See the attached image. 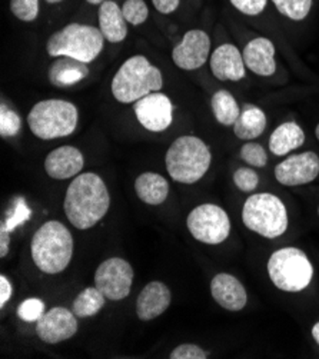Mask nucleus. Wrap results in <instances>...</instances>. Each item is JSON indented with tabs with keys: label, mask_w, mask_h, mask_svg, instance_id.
Segmentation results:
<instances>
[{
	"label": "nucleus",
	"mask_w": 319,
	"mask_h": 359,
	"mask_svg": "<svg viewBox=\"0 0 319 359\" xmlns=\"http://www.w3.org/2000/svg\"><path fill=\"white\" fill-rule=\"evenodd\" d=\"M111 206L109 191L103 179L93 173H81L69 185L63 202L66 218L76 229L85 231L100 222Z\"/></svg>",
	"instance_id": "1"
},
{
	"label": "nucleus",
	"mask_w": 319,
	"mask_h": 359,
	"mask_svg": "<svg viewBox=\"0 0 319 359\" xmlns=\"http://www.w3.org/2000/svg\"><path fill=\"white\" fill-rule=\"evenodd\" d=\"M30 252L34 265L48 275L63 272L74 257V236L57 222L43 224L30 241Z\"/></svg>",
	"instance_id": "2"
},
{
	"label": "nucleus",
	"mask_w": 319,
	"mask_h": 359,
	"mask_svg": "<svg viewBox=\"0 0 319 359\" xmlns=\"http://www.w3.org/2000/svg\"><path fill=\"white\" fill-rule=\"evenodd\" d=\"M163 88L159 67L154 66L147 56L136 55L123 62L112 79V95L121 103H135Z\"/></svg>",
	"instance_id": "3"
},
{
	"label": "nucleus",
	"mask_w": 319,
	"mask_h": 359,
	"mask_svg": "<svg viewBox=\"0 0 319 359\" xmlns=\"http://www.w3.org/2000/svg\"><path fill=\"white\" fill-rule=\"evenodd\" d=\"M212 163V154L206 143L192 135L176 139L169 147L165 165L173 181L192 185L205 176Z\"/></svg>",
	"instance_id": "4"
},
{
	"label": "nucleus",
	"mask_w": 319,
	"mask_h": 359,
	"mask_svg": "<svg viewBox=\"0 0 319 359\" xmlns=\"http://www.w3.org/2000/svg\"><path fill=\"white\" fill-rule=\"evenodd\" d=\"M103 46L104 38L99 27L69 23L50 36L46 50L52 57L69 56L89 65L102 53Z\"/></svg>",
	"instance_id": "5"
},
{
	"label": "nucleus",
	"mask_w": 319,
	"mask_h": 359,
	"mask_svg": "<svg viewBox=\"0 0 319 359\" xmlns=\"http://www.w3.org/2000/svg\"><path fill=\"white\" fill-rule=\"evenodd\" d=\"M78 107L63 99H46L34 104L29 115L30 132L43 140H53L72 135L78 126Z\"/></svg>",
	"instance_id": "6"
},
{
	"label": "nucleus",
	"mask_w": 319,
	"mask_h": 359,
	"mask_svg": "<svg viewBox=\"0 0 319 359\" xmlns=\"http://www.w3.org/2000/svg\"><path fill=\"white\" fill-rule=\"evenodd\" d=\"M243 225L268 239H275L288 229V212L283 202L272 194H255L242 209Z\"/></svg>",
	"instance_id": "7"
},
{
	"label": "nucleus",
	"mask_w": 319,
	"mask_h": 359,
	"mask_svg": "<svg viewBox=\"0 0 319 359\" xmlns=\"http://www.w3.org/2000/svg\"><path fill=\"white\" fill-rule=\"evenodd\" d=\"M268 273L273 285L283 292H301L313 278V266L304 250L282 248L275 250L268 261Z\"/></svg>",
	"instance_id": "8"
},
{
	"label": "nucleus",
	"mask_w": 319,
	"mask_h": 359,
	"mask_svg": "<svg viewBox=\"0 0 319 359\" xmlns=\"http://www.w3.org/2000/svg\"><path fill=\"white\" fill-rule=\"evenodd\" d=\"M191 235L206 245H219L231 233L228 213L218 205L203 203L192 209L186 219Z\"/></svg>",
	"instance_id": "9"
},
{
	"label": "nucleus",
	"mask_w": 319,
	"mask_h": 359,
	"mask_svg": "<svg viewBox=\"0 0 319 359\" xmlns=\"http://www.w3.org/2000/svg\"><path fill=\"white\" fill-rule=\"evenodd\" d=\"M133 269L122 258H109L103 261L95 272V286L111 301L125 299L132 290Z\"/></svg>",
	"instance_id": "10"
},
{
	"label": "nucleus",
	"mask_w": 319,
	"mask_h": 359,
	"mask_svg": "<svg viewBox=\"0 0 319 359\" xmlns=\"http://www.w3.org/2000/svg\"><path fill=\"white\" fill-rule=\"evenodd\" d=\"M133 111L137 122L154 133L166 130L173 121V104L166 95L159 92L135 102Z\"/></svg>",
	"instance_id": "11"
},
{
	"label": "nucleus",
	"mask_w": 319,
	"mask_h": 359,
	"mask_svg": "<svg viewBox=\"0 0 319 359\" xmlns=\"http://www.w3.org/2000/svg\"><path fill=\"white\" fill-rule=\"evenodd\" d=\"M319 175V158L315 152L291 155L276 165L275 177L283 187H301L313 182Z\"/></svg>",
	"instance_id": "12"
},
{
	"label": "nucleus",
	"mask_w": 319,
	"mask_h": 359,
	"mask_svg": "<svg viewBox=\"0 0 319 359\" xmlns=\"http://www.w3.org/2000/svg\"><path fill=\"white\" fill-rule=\"evenodd\" d=\"M210 55V38L201 29L188 30L172 52L173 63L182 70L202 67Z\"/></svg>",
	"instance_id": "13"
},
{
	"label": "nucleus",
	"mask_w": 319,
	"mask_h": 359,
	"mask_svg": "<svg viewBox=\"0 0 319 359\" xmlns=\"http://www.w3.org/2000/svg\"><path fill=\"white\" fill-rule=\"evenodd\" d=\"M78 319L74 311L63 306L52 308L36 322V334L45 344H59L78 332Z\"/></svg>",
	"instance_id": "14"
},
{
	"label": "nucleus",
	"mask_w": 319,
	"mask_h": 359,
	"mask_svg": "<svg viewBox=\"0 0 319 359\" xmlns=\"http://www.w3.org/2000/svg\"><path fill=\"white\" fill-rule=\"evenodd\" d=\"M209 65L212 75L222 82H239L246 74L243 56L232 43H224L217 48L210 55Z\"/></svg>",
	"instance_id": "15"
},
{
	"label": "nucleus",
	"mask_w": 319,
	"mask_h": 359,
	"mask_svg": "<svg viewBox=\"0 0 319 359\" xmlns=\"http://www.w3.org/2000/svg\"><path fill=\"white\" fill-rule=\"evenodd\" d=\"M85 166L82 152L70 145L53 149L45 159V170L52 179L65 181L69 177L78 176Z\"/></svg>",
	"instance_id": "16"
},
{
	"label": "nucleus",
	"mask_w": 319,
	"mask_h": 359,
	"mask_svg": "<svg viewBox=\"0 0 319 359\" xmlns=\"http://www.w3.org/2000/svg\"><path fill=\"white\" fill-rule=\"evenodd\" d=\"M210 294L218 305L231 312L242 311L247 302L245 286L231 273H218L212 278Z\"/></svg>",
	"instance_id": "17"
},
{
	"label": "nucleus",
	"mask_w": 319,
	"mask_h": 359,
	"mask_svg": "<svg viewBox=\"0 0 319 359\" xmlns=\"http://www.w3.org/2000/svg\"><path fill=\"white\" fill-rule=\"evenodd\" d=\"M170 291L163 282L154 280L140 291L136 299V315L140 320H152L161 316L170 305Z\"/></svg>",
	"instance_id": "18"
},
{
	"label": "nucleus",
	"mask_w": 319,
	"mask_h": 359,
	"mask_svg": "<svg viewBox=\"0 0 319 359\" xmlns=\"http://www.w3.org/2000/svg\"><path fill=\"white\" fill-rule=\"evenodd\" d=\"M242 56L246 69H250L252 74L264 78L275 74V45L268 38H255L246 43Z\"/></svg>",
	"instance_id": "19"
},
{
	"label": "nucleus",
	"mask_w": 319,
	"mask_h": 359,
	"mask_svg": "<svg viewBox=\"0 0 319 359\" xmlns=\"http://www.w3.org/2000/svg\"><path fill=\"white\" fill-rule=\"evenodd\" d=\"M89 75V66L69 56L53 57L49 66L48 78L56 88H69L82 82Z\"/></svg>",
	"instance_id": "20"
},
{
	"label": "nucleus",
	"mask_w": 319,
	"mask_h": 359,
	"mask_svg": "<svg viewBox=\"0 0 319 359\" xmlns=\"http://www.w3.org/2000/svg\"><path fill=\"white\" fill-rule=\"evenodd\" d=\"M97 20L104 41L111 43H121L126 39L129 23L123 16L122 8L114 0H106L99 6Z\"/></svg>",
	"instance_id": "21"
},
{
	"label": "nucleus",
	"mask_w": 319,
	"mask_h": 359,
	"mask_svg": "<svg viewBox=\"0 0 319 359\" xmlns=\"http://www.w3.org/2000/svg\"><path fill=\"white\" fill-rule=\"evenodd\" d=\"M305 142L302 128L295 122L279 125L269 137V151L275 156H285L290 152L301 148Z\"/></svg>",
	"instance_id": "22"
},
{
	"label": "nucleus",
	"mask_w": 319,
	"mask_h": 359,
	"mask_svg": "<svg viewBox=\"0 0 319 359\" xmlns=\"http://www.w3.org/2000/svg\"><path fill=\"white\" fill-rule=\"evenodd\" d=\"M266 129V115L261 107L245 103L240 115L233 125V133L238 139L250 142L259 137Z\"/></svg>",
	"instance_id": "23"
},
{
	"label": "nucleus",
	"mask_w": 319,
	"mask_h": 359,
	"mask_svg": "<svg viewBox=\"0 0 319 359\" xmlns=\"http://www.w3.org/2000/svg\"><path fill=\"white\" fill-rule=\"evenodd\" d=\"M137 198L147 205H161L169 195V184L166 179L155 172H145L137 176L135 182Z\"/></svg>",
	"instance_id": "24"
},
{
	"label": "nucleus",
	"mask_w": 319,
	"mask_h": 359,
	"mask_svg": "<svg viewBox=\"0 0 319 359\" xmlns=\"http://www.w3.org/2000/svg\"><path fill=\"white\" fill-rule=\"evenodd\" d=\"M210 107L215 119L224 126H233L240 115V107L236 99L231 92L224 89L218 90L212 96Z\"/></svg>",
	"instance_id": "25"
},
{
	"label": "nucleus",
	"mask_w": 319,
	"mask_h": 359,
	"mask_svg": "<svg viewBox=\"0 0 319 359\" xmlns=\"http://www.w3.org/2000/svg\"><path fill=\"white\" fill-rule=\"evenodd\" d=\"M106 297L96 288L89 286L85 288L74 301V312L78 318H89L96 315L104 305Z\"/></svg>",
	"instance_id": "26"
},
{
	"label": "nucleus",
	"mask_w": 319,
	"mask_h": 359,
	"mask_svg": "<svg viewBox=\"0 0 319 359\" xmlns=\"http://www.w3.org/2000/svg\"><path fill=\"white\" fill-rule=\"evenodd\" d=\"M272 4L282 16L301 22L308 18L313 0H272Z\"/></svg>",
	"instance_id": "27"
},
{
	"label": "nucleus",
	"mask_w": 319,
	"mask_h": 359,
	"mask_svg": "<svg viewBox=\"0 0 319 359\" xmlns=\"http://www.w3.org/2000/svg\"><path fill=\"white\" fill-rule=\"evenodd\" d=\"M123 16L129 25L140 26L149 18V8L145 0H126L122 6Z\"/></svg>",
	"instance_id": "28"
},
{
	"label": "nucleus",
	"mask_w": 319,
	"mask_h": 359,
	"mask_svg": "<svg viewBox=\"0 0 319 359\" xmlns=\"http://www.w3.org/2000/svg\"><path fill=\"white\" fill-rule=\"evenodd\" d=\"M22 129L20 116L8 107L5 103L0 107V136L2 137H13Z\"/></svg>",
	"instance_id": "29"
},
{
	"label": "nucleus",
	"mask_w": 319,
	"mask_h": 359,
	"mask_svg": "<svg viewBox=\"0 0 319 359\" xmlns=\"http://www.w3.org/2000/svg\"><path fill=\"white\" fill-rule=\"evenodd\" d=\"M11 12L22 22H34L39 16V0H11Z\"/></svg>",
	"instance_id": "30"
},
{
	"label": "nucleus",
	"mask_w": 319,
	"mask_h": 359,
	"mask_svg": "<svg viewBox=\"0 0 319 359\" xmlns=\"http://www.w3.org/2000/svg\"><path fill=\"white\" fill-rule=\"evenodd\" d=\"M240 158L250 166L254 168H265L268 163V155L262 145L257 142H246L240 148Z\"/></svg>",
	"instance_id": "31"
},
{
	"label": "nucleus",
	"mask_w": 319,
	"mask_h": 359,
	"mask_svg": "<svg viewBox=\"0 0 319 359\" xmlns=\"http://www.w3.org/2000/svg\"><path fill=\"white\" fill-rule=\"evenodd\" d=\"M43 313L45 302L39 298H27L18 308V315L25 322H38Z\"/></svg>",
	"instance_id": "32"
},
{
	"label": "nucleus",
	"mask_w": 319,
	"mask_h": 359,
	"mask_svg": "<svg viewBox=\"0 0 319 359\" xmlns=\"http://www.w3.org/2000/svg\"><path fill=\"white\" fill-rule=\"evenodd\" d=\"M233 182L242 192H252L259 184L258 173L251 168H239L233 173Z\"/></svg>",
	"instance_id": "33"
},
{
	"label": "nucleus",
	"mask_w": 319,
	"mask_h": 359,
	"mask_svg": "<svg viewBox=\"0 0 319 359\" xmlns=\"http://www.w3.org/2000/svg\"><path fill=\"white\" fill-rule=\"evenodd\" d=\"M229 2L245 16H258L268 5V0H229Z\"/></svg>",
	"instance_id": "34"
},
{
	"label": "nucleus",
	"mask_w": 319,
	"mask_h": 359,
	"mask_svg": "<svg viewBox=\"0 0 319 359\" xmlns=\"http://www.w3.org/2000/svg\"><path fill=\"white\" fill-rule=\"evenodd\" d=\"M170 359H205L208 358V352L201 349L194 344H184L178 348H175L170 355Z\"/></svg>",
	"instance_id": "35"
},
{
	"label": "nucleus",
	"mask_w": 319,
	"mask_h": 359,
	"mask_svg": "<svg viewBox=\"0 0 319 359\" xmlns=\"http://www.w3.org/2000/svg\"><path fill=\"white\" fill-rule=\"evenodd\" d=\"M32 215L29 206L25 203V201L20 198L18 199V205L15 206V210L13 213L11 215V217L8 218V221H5V225L6 228L12 232L16 226H19L20 224L26 222L29 219V217Z\"/></svg>",
	"instance_id": "36"
},
{
	"label": "nucleus",
	"mask_w": 319,
	"mask_h": 359,
	"mask_svg": "<svg viewBox=\"0 0 319 359\" xmlns=\"http://www.w3.org/2000/svg\"><path fill=\"white\" fill-rule=\"evenodd\" d=\"M154 8L162 15H170L179 8L181 0H152Z\"/></svg>",
	"instance_id": "37"
},
{
	"label": "nucleus",
	"mask_w": 319,
	"mask_h": 359,
	"mask_svg": "<svg viewBox=\"0 0 319 359\" xmlns=\"http://www.w3.org/2000/svg\"><path fill=\"white\" fill-rule=\"evenodd\" d=\"M11 297H12V283L5 275H2L0 276V308H4L6 305Z\"/></svg>",
	"instance_id": "38"
},
{
	"label": "nucleus",
	"mask_w": 319,
	"mask_h": 359,
	"mask_svg": "<svg viewBox=\"0 0 319 359\" xmlns=\"http://www.w3.org/2000/svg\"><path fill=\"white\" fill-rule=\"evenodd\" d=\"M11 231L6 228L5 222L0 225V257L5 258L9 252V242H11Z\"/></svg>",
	"instance_id": "39"
},
{
	"label": "nucleus",
	"mask_w": 319,
	"mask_h": 359,
	"mask_svg": "<svg viewBox=\"0 0 319 359\" xmlns=\"http://www.w3.org/2000/svg\"><path fill=\"white\" fill-rule=\"evenodd\" d=\"M312 337H313L315 342L319 345V322H316V324L312 328Z\"/></svg>",
	"instance_id": "40"
},
{
	"label": "nucleus",
	"mask_w": 319,
	"mask_h": 359,
	"mask_svg": "<svg viewBox=\"0 0 319 359\" xmlns=\"http://www.w3.org/2000/svg\"><path fill=\"white\" fill-rule=\"evenodd\" d=\"M85 2L90 4V5H97V6H100L103 2H106V0H85Z\"/></svg>",
	"instance_id": "41"
},
{
	"label": "nucleus",
	"mask_w": 319,
	"mask_h": 359,
	"mask_svg": "<svg viewBox=\"0 0 319 359\" xmlns=\"http://www.w3.org/2000/svg\"><path fill=\"white\" fill-rule=\"evenodd\" d=\"M45 2L49 4V5H57V4L63 2V0H45Z\"/></svg>",
	"instance_id": "42"
},
{
	"label": "nucleus",
	"mask_w": 319,
	"mask_h": 359,
	"mask_svg": "<svg viewBox=\"0 0 319 359\" xmlns=\"http://www.w3.org/2000/svg\"><path fill=\"white\" fill-rule=\"evenodd\" d=\"M315 136H316V139L319 140V123H318V126L315 128Z\"/></svg>",
	"instance_id": "43"
},
{
	"label": "nucleus",
	"mask_w": 319,
	"mask_h": 359,
	"mask_svg": "<svg viewBox=\"0 0 319 359\" xmlns=\"http://www.w3.org/2000/svg\"><path fill=\"white\" fill-rule=\"evenodd\" d=\"M318 215H319V206H318Z\"/></svg>",
	"instance_id": "44"
}]
</instances>
